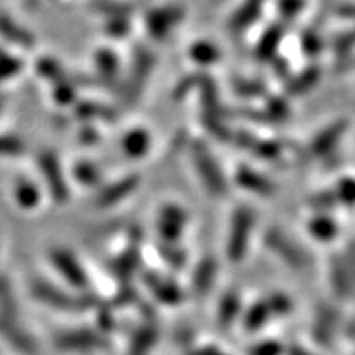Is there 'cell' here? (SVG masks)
Here are the masks:
<instances>
[{
    "label": "cell",
    "mask_w": 355,
    "mask_h": 355,
    "mask_svg": "<svg viewBox=\"0 0 355 355\" xmlns=\"http://www.w3.org/2000/svg\"><path fill=\"white\" fill-rule=\"evenodd\" d=\"M155 66H157V55L146 44H137L133 50L130 66H128L127 76L123 79L121 87L122 102L125 107H135L144 96L150 78H152Z\"/></svg>",
    "instance_id": "1"
},
{
    "label": "cell",
    "mask_w": 355,
    "mask_h": 355,
    "mask_svg": "<svg viewBox=\"0 0 355 355\" xmlns=\"http://www.w3.org/2000/svg\"><path fill=\"white\" fill-rule=\"evenodd\" d=\"M257 227V211L250 204H239L230 216L227 241H225V257L230 263H242L247 259L252 237Z\"/></svg>",
    "instance_id": "2"
},
{
    "label": "cell",
    "mask_w": 355,
    "mask_h": 355,
    "mask_svg": "<svg viewBox=\"0 0 355 355\" xmlns=\"http://www.w3.org/2000/svg\"><path fill=\"white\" fill-rule=\"evenodd\" d=\"M189 157L193 163L194 171L201 181L202 188L214 198H222L227 194L229 181L224 171L217 162L214 152L211 146L202 139H191L189 144Z\"/></svg>",
    "instance_id": "3"
},
{
    "label": "cell",
    "mask_w": 355,
    "mask_h": 355,
    "mask_svg": "<svg viewBox=\"0 0 355 355\" xmlns=\"http://www.w3.org/2000/svg\"><path fill=\"white\" fill-rule=\"evenodd\" d=\"M30 290H32V295L38 301L61 311H84L87 308H92V306H99L101 303V298L96 293L86 291L83 295L74 296L42 278L33 279Z\"/></svg>",
    "instance_id": "4"
},
{
    "label": "cell",
    "mask_w": 355,
    "mask_h": 355,
    "mask_svg": "<svg viewBox=\"0 0 355 355\" xmlns=\"http://www.w3.org/2000/svg\"><path fill=\"white\" fill-rule=\"evenodd\" d=\"M263 245L273 257L295 272H303L311 265V257L285 230L268 227L263 234Z\"/></svg>",
    "instance_id": "5"
},
{
    "label": "cell",
    "mask_w": 355,
    "mask_h": 355,
    "mask_svg": "<svg viewBox=\"0 0 355 355\" xmlns=\"http://www.w3.org/2000/svg\"><path fill=\"white\" fill-rule=\"evenodd\" d=\"M189 224V214L186 207L180 202H165L157 212L155 219V229L158 234V242L166 243H181L184 237L186 229Z\"/></svg>",
    "instance_id": "6"
},
{
    "label": "cell",
    "mask_w": 355,
    "mask_h": 355,
    "mask_svg": "<svg viewBox=\"0 0 355 355\" xmlns=\"http://www.w3.org/2000/svg\"><path fill=\"white\" fill-rule=\"evenodd\" d=\"M186 19V7L181 3L155 6L145 13V26L150 38L163 42L173 33V30Z\"/></svg>",
    "instance_id": "7"
},
{
    "label": "cell",
    "mask_w": 355,
    "mask_h": 355,
    "mask_svg": "<svg viewBox=\"0 0 355 355\" xmlns=\"http://www.w3.org/2000/svg\"><path fill=\"white\" fill-rule=\"evenodd\" d=\"M349 119L340 117L329 123H326L321 130H318L311 137L306 145V155L313 159H327L334 155L340 141L349 132Z\"/></svg>",
    "instance_id": "8"
},
{
    "label": "cell",
    "mask_w": 355,
    "mask_h": 355,
    "mask_svg": "<svg viewBox=\"0 0 355 355\" xmlns=\"http://www.w3.org/2000/svg\"><path fill=\"white\" fill-rule=\"evenodd\" d=\"M232 141L243 152L268 163L282 162L283 153H285V145L282 141L260 137L250 130H243V128L242 130H234Z\"/></svg>",
    "instance_id": "9"
},
{
    "label": "cell",
    "mask_w": 355,
    "mask_h": 355,
    "mask_svg": "<svg viewBox=\"0 0 355 355\" xmlns=\"http://www.w3.org/2000/svg\"><path fill=\"white\" fill-rule=\"evenodd\" d=\"M38 168L44 178V183L50 191L51 198L58 204H66L69 201V184L66 181L63 168H61L58 155L51 150H43L37 158Z\"/></svg>",
    "instance_id": "10"
},
{
    "label": "cell",
    "mask_w": 355,
    "mask_h": 355,
    "mask_svg": "<svg viewBox=\"0 0 355 355\" xmlns=\"http://www.w3.org/2000/svg\"><path fill=\"white\" fill-rule=\"evenodd\" d=\"M50 260L53 266H55L61 277H63L71 286H74L76 290H81L83 293H86L89 290V285H91V283H89L87 272L84 270L81 261L78 260V257L74 255L73 252L68 250V248L56 247L50 252Z\"/></svg>",
    "instance_id": "11"
},
{
    "label": "cell",
    "mask_w": 355,
    "mask_h": 355,
    "mask_svg": "<svg viewBox=\"0 0 355 355\" xmlns=\"http://www.w3.org/2000/svg\"><path fill=\"white\" fill-rule=\"evenodd\" d=\"M144 283L148 288L150 295L159 304L171 306V308L183 304L184 290L175 278L155 272V270H146V272H144Z\"/></svg>",
    "instance_id": "12"
},
{
    "label": "cell",
    "mask_w": 355,
    "mask_h": 355,
    "mask_svg": "<svg viewBox=\"0 0 355 355\" xmlns=\"http://www.w3.org/2000/svg\"><path fill=\"white\" fill-rule=\"evenodd\" d=\"M130 245L122 252L117 259L110 263V272L122 285H130L133 275L140 270L141 255H140V241L141 230L139 227H133L130 230Z\"/></svg>",
    "instance_id": "13"
},
{
    "label": "cell",
    "mask_w": 355,
    "mask_h": 355,
    "mask_svg": "<svg viewBox=\"0 0 355 355\" xmlns=\"http://www.w3.org/2000/svg\"><path fill=\"white\" fill-rule=\"evenodd\" d=\"M327 279L329 286L337 298L345 300L355 293V272L343 252L334 254L327 261Z\"/></svg>",
    "instance_id": "14"
},
{
    "label": "cell",
    "mask_w": 355,
    "mask_h": 355,
    "mask_svg": "<svg viewBox=\"0 0 355 355\" xmlns=\"http://www.w3.org/2000/svg\"><path fill=\"white\" fill-rule=\"evenodd\" d=\"M234 181L239 188L260 198H270L277 193V184L270 176L247 163L235 166Z\"/></svg>",
    "instance_id": "15"
},
{
    "label": "cell",
    "mask_w": 355,
    "mask_h": 355,
    "mask_svg": "<svg viewBox=\"0 0 355 355\" xmlns=\"http://www.w3.org/2000/svg\"><path fill=\"white\" fill-rule=\"evenodd\" d=\"M140 186V176L132 173V175H125L119 180L112 181V183L104 184L99 189L96 196V207L99 209H109V207L117 206L125 201L128 196H132Z\"/></svg>",
    "instance_id": "16"
},
{
    "label": "cell",
    "mask_w": 355,
    "mask_h": 355,
    "mask_svg": "<svg viewBox=\"0 0 355 355\" xmlns=\"http://www.w3.org/2000/svg\"><path fill=\"white\" fill-rule=\"evenodd\" d=\"M340 322V313L334 304L321 301L314 309V318H313V337L314 340H318V344L321 345H329L331 340L334 339L337 327Z\"/></svg>",
    "instance_id": "17"
},
{
    "label": "cell",
    "mask_w": 355,
    "mask_h": 355,
    "mask_svg": "<svg viewBox=\"0 0 355 355\" xmlns=\"http://www.w3.org/2000/svg\"><path fill=\"white\" fill-rule=\"evenodd\" d=\"M285 35L286 26L279 24L278 20L266 25L255 43V60L259 63H272L275 58L279 56V48H282Z\"/></svg>",
    "instance_id": "18"
},
{
    "label": "cell",
    "mask_w": 355,
    "mask_h": 355,
    "mask_svg": "<svg viewBox=\"0 0 355 355\" xmlns=\"http://www.w3.org/2000/svg\"><path fill=\"white\" fill-rule=\"evenodd\" d=\"M322 79V68L318 63H311L304 66L303 69L293 73L286 83H283V96L288 99H296V97L306 96L319 86Z\"/></svg>",
    "instance_id": "19"
},
{
    "label": "cell",
    "mask_w": 355,
    "mask_h": 355,
    "mask_svg": "<svg viewBox=\"0 0 355 355\" xmlns=\"http://www.w3.org/2000/svg\"><path fill=\"white\" fill-rule=\"evenodd\" d=\"M217 275H219V261L214 255H204L202 259H199L189 278L194 295L206 296L214 288Z\"/></svg>",
    "instance_id": "20"
},
{
    "label": "cell",
    "mask_w": 355,
    "mask_h": 355,
    "mask_svg": "<svg viewBox=\"0 0 355 355\" xmlns=\"http://www.w3.org/2000/svg\"><path fill=\"white\" fill-rule=\"evenodd\" d=\"M263 15V3L261 2H245L239 6L230 13L227 19V30L234 37L247 33Z\"/></svg>",
    "instance_id": "21"
},
{
    "label": "cell",
    "mask_w": 355,
    "mask_h": 355,
    "mask_svg": "<svg viewBox=\"0 0 355 355\" xmlns=\"http://www.w3.org/2000/svg\"><path fill=\"white\" fill-rule=\"evenodd\" d=\"M94 63L97 69V78L104 86L117 87L121 78V58L112 48L102 46L96 51Z\"/></svg>",
    "instance_id": "22"
},
{
    "label": "cell",
    "mask_w": 355,
    "mask_h": 355,
    "mask_svg": "<svg viewBox=\"0 0 355 355\" xmlns=\"http://www.w3.org/2000/svg\"><path fill=\"white\" fill-rule=\"evenodd\" d=\"M153 145L152 133L145 127H132L123 133L121 146L125 157L130 159H141L150 153Z\"/></svg>",
    "instance_id": "23"
},
{
    "label": "cell",
    "mask_w": 355,
    "mask_h": 355,
    "mask_svg": "<svg viewBox=\"0 0 355 355\" xmlns=\"http://www.w3.org/2000/svg\"><path fill=\"white\" fill-rule=\"evenodd\" d=\"M309 237L319 243H331L339 237L340 225L332 214H311L306 220Z\"/></svg>",
    "instance_id": "24"
},
{
    "label": "cell",
    "mask_w": 355,
    "mask_h": 355,
    "mask_svg": "<svg viewBox=\"0 0 355 355\" xmlns=\"http://www.w3.org/2000/svg\"><path fill=\"white\" fill-rule=\"evenodd\" d=\"M243 313V300L242 293L237 288H229L227 291L222 293L217 303V322L220 327H230L242 318Z\"/></svg>",
    "instance_id": "25"
},
{
    "label": "cell",
    "mask_w": 355,
    "mask_h": 355,
    "mask_svg": "<svg viewBox=\"0 0 355 355\" xmlns=\"http://www.w3.org/2000/svg\"><path fill=\"white\" fill-rule=\"evenodd\" d=\"M188 58L199 71L211 68L222 60V51L219 44L207 38H198L188 46Z\"/></svg>",
    "instance_id": "26"
},
{
    "label": "cell",
    "mask_w": 355,
    "mask_h": 355,
    "mask_svg": "<svg viewBox=\"0 0 355 355\" xmlns=\"http://www.w3.org/2000/svg\"><path fill=\"white\" fill-rule=\"evenodd\" d=\"M56 344L60 345L61 349H68V350H89V349L104 347L105 345L104 339H102L97 332L87 331V329L63 332V334L58 336Z\"/></svg>",
    "instance_id": "27"
},
{
    "label": "cell",
    "mask_w": 355,
    "mask_h": 355,
    "mask_svg": "<svg viewBox=\"0 0 355 355\" xmlns=\"http://www.w3.org/2000/svg\"><path fill=\"white\" fill-rule=\"evenodd\" d=\"M0 336L7 339L17 349L25 350V352H33L35 340L28 332L24 331V327L15 321V318H7L0 314Z\"/></svg>",
    "instance_id": "28"
},
{
    "label": "cell",
    "mask_w": 355,
    "mask_h": 355,
    "mask_svg": "<svg viewBox=\"0 0 355 355\" xmlns=\"http://www.w3.org/2000/svg\"><path fill=\"white\" fill-rule=\"evenodd\" d=\"M0 35L8 42L21 48H32L35 44V37L30 30L21 26L6 12H0Z\"/></svg>",
    "instance_id": "29"
},
{
    "label": "cell",
    "mask_w": 355,
    "mask_h": 355,
    "mask_svg": "<svg viewBox=\"0 0 355 355\" xmlns=\"http://www.w3.org/2000/svg\"><path fill=\"white\" fill-rule=\"evenodd\" d=\"M74 114H76L78 119L86 122L101 121L105 123H114L117 121V110L96 101L78 102L76 107H74Z\"/></svg>",
    "instance_id": "30"
},
{
    "label": "cell",
    "mask_w": 355,
    "mask_h": 355,
    "mask_svg": "<svg viewBox=\"0 0 355 355\" xmlns=\"http://www.w3.org/2000/svg\"><path fill=\"white\" fill-rule=\"evenodd\" d=\"M272 318L273 316L272 311L268 308V303H266L265 298H261L254 301L247 309H243L242 324L247 332H257L260 331Z\"/></svg>",
    "instance_id": "31"
},
{
    "label": "cell",
    "mask_w": 355,
    "mask_h": 355,
    "mask_svg": "<svg viewBox=\"0 0 355 355\" xmlns=\"http://www.w3.org/2000/svg\"><path fill=\"white\" fill-rule=\"evenodd\" d=\"M157 254L173 272H181V270H184L186 266H188L189 255L188 252H186V248L181 247V243L158 242Z\"/></svg>",
    "instance_id": "32"
},
{
    "label": "cell",
    "mask_w": 355,
    "mask_h": 355,
    "mask_svg": "<svg viewBox=\"0 0 355 355\" xmlns=\"http://www.w3.org/2000/svg\"><path fill=\"white\" fill-rule=\"evenodd\" d=\"M234 94L242 99H265L268 96V86L263 81L255 78L237 76L230 83Z\"/></svg>",
    "instance_id": "33"
},
{
    "label": "cell",
    "mask_w": 355,
    "mask_h": 355,
    "mask_svg": "<svg viewBox=\"0 0 355 355\" xmlns=\"http://www.w3.org/2000/svg\"><path fill=\"white\" fill-rule=\"evenodd\" d=\"M300 48L309 60H316L326 50L327 43L318 26H306L300 33Z\"/></svg>",
    "instance_id": "34"
},
{
    "label": "cell",
    "mask_w": 355,
    "mask_h": 355,
    "mask_svg": "<svg viewBox=\"0 0 355 355\" xmlns=\"http://www.w3.org/2000/svg\"><path fill=\"white\" fill-rule=\"evenodd\" d=\"M261 109L272 119L273 123L286 122L293 114L290 99L283 94H272V92H268V96L263 99V107Z\"/></svg>",
    "instance_id": "35"
},
{
    "label": "cell",
    "mask_w": 355,
    "mask_h": 355,
    "mask_svg": "<svg viewBox=\"0 0 355 355\" xmlns=\"http://www.w3.org/2000/svg\"><path fill=\"white\" fill-rule=\"evenodd\" d=\"M331 50L336 58V64L355 55V25L336 35L331 42Z\"/></svg>",
    "instance_id": "36"
},
{
    "label": "cell",
    "mask_w": 355,
    "mask_h": 355,
    "mask_svg": "<svg viewBox=\"0 0 355 355\" xmlns=\"http://www.w3.org/2000/svg\"><path fill=\"white\" fill-rule=\"evenodd\" d=\"M306 204H308V207L314 214H331L339 206L332 188L319 189L316 193L309 194L308 199H306Z\"/></svg>",
    "instance_id": "37"
},
{
    "label": "cell",
    "mask_w": 355,
    "mask_h": 355,
    "mask_svg": "<svg viewBox=\"0 0 355 355\" xmlns=\"http://www.w3.org/2000/svg\"><path fill=\"white\" fill-rule=\"evenodd\" d=\"M158 331L152 322H146L144 327L137 329L133 334L132 345H130V355H146L148 350L153 347L155 340H157Z\"/></svg>",
    "instance_id": "38"
},
{
    "label": "cell",
    "mask_w": 355,
    "mask_h": 355,
    "mask_svg": "<svg viewBox=\"0 0 355 355\" xmlns=\"http://www.w3.org/2000/svg\"><path fill=\"white\" fill-rule=\"evenodd\" d=\"M74 178L86 188H102V173L96 163L81 159L74 165Z\"/></svg>",
    "instance_id": "39"
},
{
    "label": "cell",
    "mask_w": 355,
    "mask_h": 355,
    "mask_svg": "<svg viewBox=\"0 0 355 355\" xmlns=\"http://www.w3.org/2000/svg\"><path fill=\"white\" fill-rule=\"evenodd\" d=\"M206 74H207L206 71L198 69V71H193V73L186 74V76L181 78L180 81L173 86V92H171L173 101L181 102V101H184L188 96L193 94L194 91H198Z\"/></svg>",
    "instance_id": "40"
},
{
    "label": "cell",
    "mask_w": 355,
    "mask_h": 355,
    "mask_svg": "<svg viewBox=\"0 0 355 355\" xmlns=\"http://www.w3.org/2000/svg\"><path fill=\"white\" fill-rule=\"evenodd\" d=\"M0 314L15 319L19 314V301H17L12 282L3 273H0Z\"/></svg>",
    "instance_id": "41"
},
{
    "label": "cell",
    "mask_w": 355,
    "mask_h": 355,
    "mask_svg": "<svg viewBox=\"0 0 355 355\" xmlns=\"http://www.w3.org/2000/svg\"><path fill=\"white\" fill-rule=\"evenodd\" d=\"M37 73L43 79H46V81H50L53 84L63 83L71 79L68 76V73L64 71L63 64H61L60 61H56L55 58H50V56H43L37 61Z\"/></svg>",
    "instance_id": "42"
},
{
    "label": "cell",
    "mask_w": 355,
    "mask_h": 355,
    "mask_svg": "<svg viewBox=\"0 0 355 355\" xmlns=\"http://www.w3.org/2000/svg\"><path fill=\"white\" fill-rule=\"evenodd\" d=\"M334 194L339 206L347 207V209H354L355 207V176L354 175H344L336 181Z\"/></svg>",
    "instance_id": "43"
},
{
    "label": "cell",
    "mask_w": 355,
    "mask_h": 355,
    "mask_svg": "<svg viewBox=\"0 0 355 355\" xmlns=\"http://www.w3.org/2000/svg\"><path fill=\"white\" fill-rule=\"evenodd\" d=\"M15 199L24 209H35L42 198H40V189L37 184L30 180H20L15 186Z\"/></svg>",
    "instance_id": "44"
},
{
    "label": "cell",
    "mask_w": 355,
    "mask_h": 355,
    "mask_svg": "<svg viewBox=\"0 0 355 355\" xmlns=\"http://www.w3.org/2000/svg\"><path fill=\"white\" fill-rule=\"evenodd\" d=\"M268 308L272 311L273 318H285L288 314H291L293 311V300L290 295H286L285 291H272L265 296Z\"/></svg>",
    "instance_id": "45"
},
{
    "label": "cell",
    "mask_w": 355,
    "mask_h": 355,
    "mask_svg": "<svg viewBox=\"0 0 355 355\" xmlns=\"http://www.w3.org/2000/svg\"><path fill=\"white\" fill-rule=\"evenodd\" d=\"M92 10L105 19H117V17H132L135 7L132 3H117V2H101L92 3Z\"/></svg>",
    "instance_id": "46"
},
{
    "label": "cell",
    "mask_w": 355,
    "mask_h": 355,
    "mask_svg": "<svg viewBox=\"0 0 355 355\" xmlns=\"http://www.w3.org/2000/svg\"><path fill=\"white\" fill-rule=\"evenodd\" d=\"M306 3L303 2H282L277 6V13H278V21L283 25L295 24L296 20L300 19L301 13L306 10Z\"/></svg>",
    "instance_id": "47"
},
{
    "label": "cell",
    "mask_w": 355,
    "mask_h": 355,
    "mask_svg": "<svg viewBox=\"0 0 355 355\" xmlns=\"http://www.w3.org/2000/svg\"><path fill=\"white\" fill-rule=\"evenodd\" d=\"M53 97H55L56 104L60 105L74 104L76 102V87H74L73 79L55 84V87H53Z\"/></svg>",
    "instance_id": "48"
},
{
    "label": "cell",
    "mask_w": 355,
    "mask_h": 355,
    "mask_svg": "<svg viewBox=\"0 0 355 355\" xmlns=\"http://www.w3.org/2000/svg\"><path fill=\"white\" fill-rule=\"evenodd\" d=\"M132 17H117V19H105L104 32L110 38H125L130 33Z\"/></svg>",
    "instance_id": "49"
},
{
    "label": "cell",
    "mask_w": 355,
    "mask_h": 355,
    "mask_svg": "<svg viewBox=\"0 0 355 355\" xmlns=\"http://www.w3.org/2000/svg\"><path fill=\"white\" fill-rule=\"evenodd\" d=\"M112 303L114 306H117V308H125V306L140 303V295L139 291L132 286V283L130 285H122L121 290L115 293Z\"/></svg>",
    "instance_id": "50"
},
{
    "label": "cell",
    "mask_w": 355,
    "mask_h": 355,
    "mask_svg": "<svg viewBox=\"0 0 355 355\" xmlns=\"http://www.w3.org/2000/svg\"><path fill=\"white\" fill-rule=\"evenodd\" d=\"M25 144L19 137L0 135V157H15L24 153Z\"/></svg>",
    "instance_id": "51"
},
{
    "label": "cell",
    "mask_w": 355,
    "mask_h": 355,
    "mask_svg": "<svg viewBox=\"0 0 355 355\" xmlns=\"http://www.w3.org/2000/svg\"><path fill=\"white\" fill-rule=\"evenodd\" d=\"M21 66L24 64H21V61L19 60V58L8 56V55L0 56V83H3V81H7V79L17 76V74L20 73Z\"/></svg>",
    "instance_id": "52"
},
{
    "label": "cell",
    "mask_w": 355,
    "mask_h": 355,
    "mask_svg": "<svg viewBox=\"0 0 355 355\" xmlns=\"http://www.w3.org/2000/svg\"><path fill=\"white\" fill-rule=\"evenodd\" d=\"M270 69H272V74L275 78L282 79L283 83H286L291 76V63L288 61V58L285 56H277L275 60L270 63Z\"/></svg>",
    "instance_id": "53"
},
{
    "label": "cell",
    "mask_w": 355,
    "mask_h": 355,
    "mask_svg": "<svg viewBox=\"0 0 355 355\" xmlns=\"http://www.w3.org/2000/svg\"><path fill=\"white\" fill-rule=\"evenodd\" d=\"M241 114L242 117H245V121L252 123H259V125H275L273 121L266 115L263 109H242Z\"/></svg>",
    "instance_id": "54"
},
{
    "label": "cell",
    "mask_w": 355,
    "mask_h": 355,
    "mask_svg": "<svg viewBox=\"0 0 355 355\" xmlns=\"http://www.w3.org/2000/svg\"><path fill=\"white\" fill-rule=\"evenodd\" d=\"M331 8L336 17L354 21L355 24V3H336V6H332Z\"/></svg>",
    "instance_id": "55"
},
{
    "label": "cell",
    "mask_w": 355,
    "mask_h": 355,
    "mask_svg": "<svg viewBox=\"0 0 355 355\" xmlns=\"http://www.w3.org/2000/svg\"><path fill=\"white\" fill-rule=\"evenodd\" d=\"M79 140H81V144L84 145H96L97 141L101 140V135L91 123H87V125H84L81 128V132H79Z\"/></svg>",
    "instance_id": "56"
},
{
    "label": "cell",
    "mask_w": 355,
    "mask_h": 355,
    "mask_svg": "<svg viewBox=\"0 0 355 355\" xmlns=\"http://www.w3.org/2000/svg\"><path fill=\"white\" fill-rule=\"evenodd\" d=\"M282 347L275 340H266L263 344H259L252 350V355H279Z\"/></svg>",
    "instance_id": "57"
},
{
    "label": "cell",
    "mask_w": 355,
    "mask_h": 355,
    "mask_svg": "<svg viewBox=\"0 0 355 355\" xmlns=\"http://www.w3.org/2000/svg\"><path fill=\"white\" fill-rule=\"evenodd\" d=\"M337 68H339V71H352V69H355V55L350 56L349 60L343 61V63H337Z\"/></svg>",
    "instance_id": "58"
},
{
    "label": "cell",
    "mask_w": 355,
    "mask_h": 355,
    "mask_svg": "<svg viewBox=\"0 0 355 355\" xmlns=\"http://www.w3.org/2000/svg\"><path fill=\"white\" fill-rule=\"evenodd\" d=\"M288 354H290V355H313V354H309L308 350H304V349H301V347H296V345H293V347L288 350Z\"/></svg>",
    "instance_id": "59"
},
{
    "label": "cell",
    "mask_w": 355,
    "mask_h": 355,
    "mask_svg": "<svg viewBox=\"0 0 355 355\" xmlns=\"http://www.w3.org/2000/svg\"><path fill=\"white\" fill-rule=\"evenodd\" d=\"M6 102H7V97L3 94H0V112H2L3 107H6Z\"/></svg>",
    "instance_id": "60"
},
{
    "label": "cell",
    "mask_w": 355,
    "mask_h": 355,
    "mask_svg": "<svg viewBox=\"0 0 355 355\" xmlns=\"http://www.w3.org/2000/svg\"><path fill=\"white\" fill-rule=\"evenodd\" d=\"M349 243H350V247H352V248H354V252H355V237H354L352 241H350Z\"/></svg>",
    "instance_id": "61"
},
{
    "label": "cell",
    "mask_w": 355,
    "mask_h": 355,
    "mask_svg": "<svg viewBox=\"0 0 355 355\" xmlns=\"http://www.w3.org/2000/svg\"><path fill=\"white\" fill-rule=\"evenodd\" d=\"M3 55H6V53H3L2 48H0V56H3Z\"/></svg>",
    "instance_id": "62"
}]
</instances>
